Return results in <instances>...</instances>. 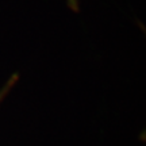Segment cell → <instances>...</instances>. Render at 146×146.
Masks as SVG:
<instances>
[{
	"label": "cell",
	"mask_w": 146,
	"mask_h": 146,
	"mask_svg": "<svg viewBox=\"0 0 146 146\" xmlns=\"http://www.w3.org/2000/svg\"><path fill=\"white\" fill-rule=\"evenodd\" d=\"M18 77H19V76H18V73H14V74L10 77V80L3 85V88L0 89V103L4 100V98L7 96V94H8L11 89H12V87L15 85V83L18 81Z\"/></svg>",
	"instance_id": "obj_1"
}]
</instances>
